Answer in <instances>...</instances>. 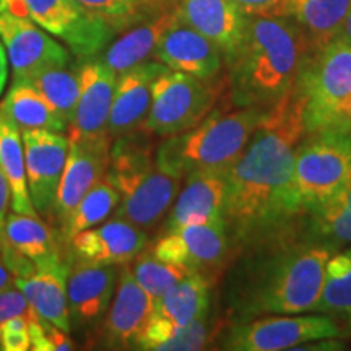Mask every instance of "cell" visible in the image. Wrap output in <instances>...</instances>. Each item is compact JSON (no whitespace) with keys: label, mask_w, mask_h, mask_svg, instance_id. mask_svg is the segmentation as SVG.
Wrapping results in <instances>:
<instances>
[{"label":"cell","mask_w":351,"mask_h":351,"mask_svg":"<svg viewBox=\"0 0 351 351\" xmlns=\"http://www.w3.org/2000/svg\"><path fill=\"white\" fill-rule=\"evenodd\" d=\"M300 85L265 111L239 160L226 173L225 218L238 254L304 234L307 212L295 182V153L304 138Z\"/></svg>","instance_id":"1"},{"label":"cell","mask_w":351,"mask_h":351,"mask_svg":"<svg viewBox=\"0 0 351 351\" xmlns=\"http://www.w3.org/2000/svg\"><path fill=\"white\" fill-rule=\"evenodd\" d=\"M332 251L304 234L280 239L238 254L232 263L231 320L263 314H301L314 311Z\"/></svg>","instance_id":"2"},{"label":"cell","mask_w":351,"mask_h":351,"mask_svg":"<svg viewBox=\"0 0 351 351\" xmlns=\"http://www.w3.org/2000/svg\"><path fill=\"white\" fill-rule=\"evenodd\" d=\"M314 49L291 16L249 15L244 41L228 64L231 106L269 109L295 88Z\"/></svg>","instance_id":"3"},{"label":"cell","mask_w":351,"mask_h":351,"mask_svg":"<svg viewBox=\"0 0 351 351\" xmlns=\"http://www.w3.org/2000/svg\"><path fill=\"white\" fill-rule=\"evenodd\" d=\"M267 109L236 108L225 99L195 127L166 137L156 147V163L174 178L228 173L243 155Z\"/></svg>","instance_id":"4"},{"label":"cell","mask_w":351,"mask_h":351,"mask_svg":"<svg viewBox=\"0 0 351 351\" xmlns=\"http://www.w3.org/2000/svg\"><path fill=\"white\" fill-rule=\"evenodd\" d=\"M155 138L142 129L114 138L106 173L121 195L116 217L148 232L163 225L182 184L158 166Z\"/></svg>","instance_id":"5"},{"label":"cell","mask_w":351,"mask_h":351,"mask_svg":"<svg viewBox=\"0 0 351 351\" xmlns=\"http://www.w3.org/2000/svg\"><path fill=\"white\" fill-rule=\"evenodd\" d=\"M295 182L307 213L343 202L351 191V138L332 129L306 134L296 147Z\"/></svg>","instance_id":"6"},{"label":"cell","mask_w":351,"mask_h":351,"mask_svg":"<svg viewBox=\"0 0 351 351\" xmlns=\"http://www.w3.org/2000/svg\"><path fill=\"white\" fill-rule=\"evenodd\" d=\"M226 91V73L202 80L165 69L152 83L150 111L142 130L156 138L182 134L204 121L225 99Z\"/></svg>","instance_id":"7"},{"label":"cell","mask_w":351,"mask_h":351,"mask_svg":"<svg viewBox=\"0 0 351 351\" xmlns=\"http://www.w3.org/2000/svg\"><path fill=\"white\" fill-rule=\"evenodd\" d=\"M0 12L33 20L64 41L78 59L99 56L121 32L117 25L86 10L77 0H0Z\"/></svg>","instance_id":"8"},{"label":"cell","mask_w":351,"mask_h":351,"mask_svg":"<svg viewBox=\"0 0 351 351\" xmlns=\"http://www.w3.org/2000/svg\"><path fill=\"white\" fill-rule=\"evenodd\" d=\"M350 319L339 315L280 314L256 317L230 327L221 348L234 351H280L320 339H339L348 335Z\"/></svg>","instance_id":"9"},{"label":"cell","mask_w":351,"mask_h":351,"mask_svg":"<svg viewBox=\"0 0 351 351\" xmlns=\"http://www.w3.org/2000/svg\"><path fill=\"white\" fill-rule=\"evenodd\" d=\"M148 247L158 258L186 267L213 287L238 257V247L225 219L160 232Z\"/></svg>","instance_id":"10"},{"label":"cell","mask_w":351,"mask_h":351,"mask_svg":"<svg viewBox=\"0 0 351 351\" xmlns=\"http://www.w3.org/2000/svg\"><path fill=\"white\" fill-rule=\"evenodd\" d=\"M298 85L306 98V134H311L322 129L351 99V43L337 36L314 51Z\"/></svg>","instance_id":"11"},{"label":"cell","mask_w":351,"mask_h":351,"mask_svg":"<svg viewBox=\"0 0 351 351\" xmlns=\"http://www.w3.org/2000/svg\"><path fill=\"white\" fill-rule=\"evenodd\" d=\"M0 41L12 64L13 80H32L44 70L72 62L67 47L26 16L0 12Z\"/></svg>","instance_id":"12"},{"label":"cell","mask_w":351,"mask_h":351,"mask_svg":"<svg viewBox=\"0 0 351 351\" xmlns=\"http://www.w3.org/2000/svg\"><path fill=\"white\" fill-rule=\"evenodd\" d=\"M25 147L26 179L39 217L51 223L57 189L67 161L70 140L64 132L28 129L21 132Z\"/></svg>","instance_id":"13"},{"label":"cell","mask_w":351,"mask_h":351,"mask_svg":"<svg viewBox=\"0 0 351 351\" xmlns=\"http://www.w3.org/2000/svg\"><path fill=\"white\" fill-rule=\"evenodd\" d=\"M119 267L72 258L67 278V301L72 330L95 333L99 330L114 298Z\"/></svg>","instance_id":"14"},{"label":"cell","mask_w":351,"mask_h":351,"mask_svg":"<svg viewBox=\"0 0 351 351\" xmlns=\"http://www.w3.org/2000/svg\"><path fill=\"white\" fill-rule=\"evenodd\" d=\"M111 138L70 140L51 223L60 230L70 213L96 184L106 179Z\"/></svg>","instance_id":"15"},{"label":"cell","mask_w":351,"mask_h":351,"mask_svg":"<svg viewBox=\"0 0 351 351\" xmlns=\"http://www.w3.org/2000/svg\"><path fill=\"white\" fill-rule=\"evenodd\" d=\"M153 304L155 301L134 278L129 263L121 265L116 293L96 333L99 343L106 348H135L152 317Z\"/></svg>","instance_id":"16"},{"label":"cell","mask_w":351,"mask_h":351,"mask_svg":"<svg viewBox=\"0 0 351 351\" xmlns=\"http://www.w3.org/2000/svg\"><path fill=\"white\" fill-rule=\"evenodd\" d=\"M82 90L75 114L69 124V140H99L109 137L114 90L117 75L101 62L98 56L83 59Z\"/></svg>","instance_id":"17"},{"label":"cell","mask_w":351,"mask_h":351,"mask_svg":"<svg viewBox=\"0 0 351 351\" xmlns=\"http://www.w3.org/2000/svg\"><path fill=\"white\" fill-rule=\"evenodd\" d=\"M179 20L204 34L221 52L228 65L244 41L249 15L231 0H176Z\"/></svg>","instance_id":"18"},{"label":"cell","mask_w":351,"mask_h":351,"mask_svg":"<svg viewBox=\"0 0 351 351\" xmlns=\"http://www.w3.org/2000/svg\"><path fill=\"white\" fill-rule=\"evenodd\" d=\"M67 245L72 258L125 265L150 245V234L130 221L114 217L98 226L78 232Z\"/></svg>","instance_id":"19"},{"label":"cell","mask_w":351,"mask_h":351,"mask_svg":"<svg viewBox=\"0 0 351 351\" xmlns=\"http://www.w3.org/2000/svg\"><path fill=\"white\" fill-rule=\"evenodd\" d=\"M153 59L171 70L202 80H212L221 75L225 64L218 47L178 16L161 36Z\"/></svg>","instance_id":"20"},{"label":"cell","mask_w":351,"mask_h":351,"mask_svg":"<svg viewBox=\"0 0 351 351\" xmlns=\"http://www.w3.org/2000/svg\"><path fill=\"white\" fill-rule=\"evenodd\" d=\"M142 15L121 29L122 33L104 47V52H99L101 62L116 75L155 57L158 43L176 20L174 7L169 5L155 7L150 16Z\"/></svg>","instance_id":"21"},{"label":"cell","mask_w":351,"mask_h":351,"mask_svg":"<svg viewBox=\"0 0 351 351\" xmlns=\"http://www.w3.org/2000/svg\"><path fill=\"white\" fill-rule=\"evenodd\" d=\"M165 69L158 60H147L117 75L109 116L111 140L142 129L150 111L152 83Z\"/></svg>","instance_id":"22"},{"label":"cell","mask_w":351,"mask_h":351,"mask_svg":"<svg viewBox=\"0 0 351 351\" xmlns=\"http://www.w3.org/2000/svg\"><path fill=\"white\" fill-rule=\"evenodd\" d=\"M160 232L187 225H202L225 219L226 173H199L187 176Z\"/></svg>","instance_id":"23"},{"label":"cell","mask_w":351,"mask_h":351,"mask_svg":"<svg viewBox=\"0 0 351 351\" xmlns=\"http://www.w3.org/2000/svg\"><path fill=\"white\" fill-rule=\"evenodd\" d=\"M69 270L70 262H56L49 267L34 270L33 274L15 278V287L23 293L28 304L43 319L70 333L72 322L67 301Z\"/></svg>","instance_id":"24"},{"label":"cell","mask_w":351,"mask_h":351,"mask_svg":"<svg viewBox=\"0 0 351 351\" xmlns=\"http://www.w3.org/2000/svg\"><path fill=\"white\" fill-rule=\"evenodd\" d=\"M351 0H280L270 15L291 16L319 51L340 34Z\"/></svg>","instance_id":"25"},{"label":"cell","mask_w":351,"mask_h":351,"mask_svg":"<svg viewBox=\"0 0 351 351\" xmlns=\"http://www.w3.org/2000/svg\"><path fill=\"white\" fill-rule=\"evenodd\" d=\"M60 244H64L60 236L56 238L52 228L39 215L8 213L3 247L29 258L38 269L64 261Z\"/></svg>","instance_id":"26"},{"label":"cell","mask_w":351,"mask_h":351,"mask_svg":"<svg viewBox=\"0 0 351 351\" xmlns=\"http://www.w3.org/2000/svg\"><path fill=\"white\" fill-rule=\"evenodd\" d=\"M213 285L204 276L191 271L169 288L153 304L152 317L161 319L174 327H184L200 319L210 311V295Z\"/></svg>","instance_id":"27"},{"label":"cell","mask_w":351,"mask_h":351,"mask_svg":"<svg viewBox=\"0 0 351 351\" xmlns=\"http://www.w3.org/2000/svg\"><path fill=\"white\" fill-rule=\"evenodd\" d=\"M0 169L10 186L13 212L39 215L29 197L21 132L2 108H0Z\"/></svg>","instance_id":"28"},{"label":"cell","mask_w":351,"mask_h":351,"mask_svg":"<svg viewBox=\"0 0 351 351\" xmlns=\"http://www.w3.org/2000/svg\"><path fill=\"white\" fill-rule=\"evenodd\" d=\"M0 108L15 122L20 132L28 129H46L67 132L62 117L49 106L43 95L28 80H13Z\"/></svg>","instance_id":"29"},{"label":"cell","mask_w":351,"mask_h":351,"mask_svg":"<svg viewBox=\"0 0 351 351\" xmlns=\"http://www.w3.org/2000/svg\"><path fill=\"white\" fill-rule=\"evenodd\" d=\"M80 67L82 64L70 62L62 67L44 70L43 73L28 80L67 125L73 119L78 98H80Z\"/></svg>","instance_id":"30"},{"label":"cell","mask_w":351,"mask_h":351,"mask_svg":"<svg viewBox=\"0 0 351 351\" xmlns=\"http://www.w3.org/2000/svg\"><path fill=\"white\" fill-rule=\"evenodd\" d=\"M121 202V195L108 179L96 184L88 194L80 200L75 210L70 213L67 221L59 230L60 239L67 245L69 241L77 236L78 232L90 230L104 223L111 215L116 212Z\"/></svg>","instance_id":"31"},{"label":"cell","mask_w":351,"mask_h":351,"mask_svg":"<svg viewBox=\"0 0 351 351\" xmlns=\"http://www.w3.org/2000/svg\"><path fill=\"white\" fill-rule=\"evenodd\" d=\"M314 311L351 319V245L332 254Z\"/></svg>","instance_id":"32"},{"label":"cell","mask_w":351,"mask_h":351,"mask_svg":"<svg viewBox=\"0 0 351 351\" xmlns=\"http://www.w3.org/2000/svg\"><path fill=\"white\" fill-rule=\"evenodd\" d=\"M304 238L335 254L351 245V191L340 204L307 213Z\"/></svg>","instance_id":"33"},{"label":"cell","mask_w":351,"mask_h":351,"mask_svg":"<svg viewBox=\"0 0 351 351\" xmlns=\"http://www.w3.org/2000/svg\"><path fill=\"white\" fill-rule=\"evenodd\" d=\"M130 263L132 275L140 287L153 298V301L163 296L169 288H173L184 276L191 274L186 267L174 265V263L158 258L150 247L138 254Z\"/></svg>","instance_id":"34"},{"label":"cell","mask_w":351,"mask_h":351,"mask_svg":"<svg viewBox=\"0 0 351 351\" xmlns=\"http://www.w3.org/2000/svg\"><path fill=\"white\" fill-rule=\"evenodd\" d=\"M219 324H215L207 313L187 326L179 327L171 339L160 346L158 351L173 350H204L219 333Z\"/></svg>","instance_id":"35"},{"label":"cell","mask_w":351,"mask_h":351,"mask_svg":"<svg viewBox=\"0 0 351 351\" xmlns=\"http://www.w3.org/2000/svg\"><path fill=\"white\" fill-rule=\"evenodd\" d=\"M77 2L95 15L112 21L119 29H124L127 25L137 20L145 10L140 0H77Z\"/></svg>","instance_id":"36"},{"label":"cell","mask_w":351,"mask_h":351,"mask_svg":"<svg viewBox=\"0 0 351 351\" xmlns=\"http://www.w3.org/2000/svg\"><path fill=\"white\" fill-rule=\"evenodd\" d=\"M0 350L26 351L32 350L29 320L26 315H15L0 322Z\"/></svg>","instance_id":"37"},{"label":"cell","mask_w":351,"mask_h":351,"mask_svg":"<svg viewBox=\"0 0 351 351\" xmlns=\"http://www.w3.org/2000/svg\"><path fill=\"white\" fill-rule=\"evenodd\" d=\"M38 314L32 306L28 304L23 293L19 288H10L7 291L0 293V322L5 319L15 317V315H26L33 317Z\"/></svg>","instance_id":"38"},{"label":"cell","mask_w":351,"mask_h":351,"mask_svg":"<svg viewBox=\"0 0 351 351\" xmlns=\"http://www.w3.org/2000/svg\"><path fill=\"white\" fill-rule=\"evenodd\" d=\"M12 207V192L7 178L0 169V249L5 244V223Z\"/></svg>","instance_id":"39"},{"label":"cell","mask_w":351,"mask_h":351,"mask_svg":"<svg viewBox=\"0 0 351 351\" xmlns=\"http://www.w3.org/2000/svg\"><path fill=\"white\" fill-rule=\"evenodd\" d=\"M322 129H332V130L341 132V134H345L346 137L351 138V99L345 104V106H341L339 109V112H337L335 116H333L332 119L322 127Z\"/></svg>","instance_id":"40"},{"label":"cell","mask_w":351,"mask_h":351,"mask_svg":"<svg viewBox=\"0 0 351 351\" xmlns=\"http://www.w3.org/2000/svg\"><path fill=\"white\" fill-rule=\"evenodd\" d=\"M231 2H234L247 15H256V13H270L280 0H231Z\"/></svg>","instance_id":"41"},{"label":"cell","mask_w":351,"mask_h":351,"mask_svg":"<svg viewBox=\"0 0 351 351\" xmlns=\"http://www.w3.org/2000/svg\"><path fill=\"white\" fill-rule=\"evenodd\" d=\"M10 288H16L15 287V276L10 271V269L7 267L5 261H3L2 252H0V293L7 291Z\"/></svg>","instance_id":"42"},{"label":"cell","mask_w":351,"mask_h":351,"mask_svg":"<svg viewBox=\"0 0 351 351\" xmlns=\"http://www.w3.org/2000/svg\"><path fill=\"white\" fill-rule=\"evenodd\" d=\"M8 80V57L3 47L2 41H0V95H2L3 88L7 85Z\"/></svg>","instance_id":"43"},{"label":"cell","mask_w":351,"mask_h":351,"mask_svg":"<svg viewBox=\"0 0 351 351\" xmlns=\"http://www.w3.org/2000/svg\"><path fill=\"white\" fill-rule=\"evenodd\" d=\"M339 36H341L343 39H346L348 43H351V7H350L348 13H346L345 21H343V25H341Z\"/></svg>","instance_id":"44"},{"label":"cell","mask_w":351,"mask_h":351,"mask_svg":"<svg viewBox=\"0 0 351 351\" xmlns=\"http://www.w3.org/2000/svg\"><path fill=\"white\" fill-rule=\"evenodd\" d=\"M140 2H142L143 7H147V5H152V3H155V2H160V0H140Z\"/></svg>","instance_id":"45"},{"label":"cell","mask_w":351,"mask_h":351,"mask_svg":"<svg viewBox=\"0 0 351 351\" xmlns=\"http://www.w3.org/2000/svg\"><path fill=\"white\" fill-rule=\"evenodd\" d=\"M161 2H165V3H168V5H173L174 7L176 0H161Z\"/></svg>","instance_id":"46"}]
</instances>
